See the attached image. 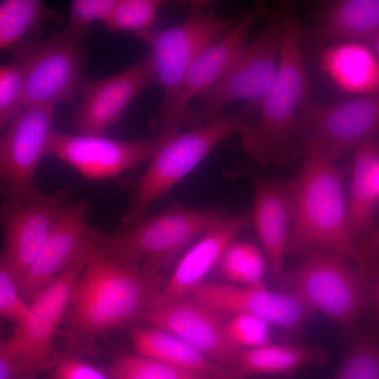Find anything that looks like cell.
I'll return each mask as SVG.
<instances>
[{
    "mask_svg": "<svg viewBox=\"0 0 379 379\" xmlns=\"http://www.w3.org/2000/svg\"><path fill=\"white\" fill-rule=\"evenodd\" d=\"M29 305L22 298L15 277L0 263V319L18 325L27 317Z\"/></svg>",
    "mask_w": 379,
    "mask_h": 379,
    "instance_id": "obj_35",
    "label": "cell"
},
{
    "mask_svg": "<svg viewBox=\"0 0 379 379\" xmlns=\"http://www.w3.org/2000/svg\"><path fill=\"white\" fill-rule=\"evenodd\" d=\"M88 203L68 201L38 255L18 281L29 305L34 298L87 249Z\"/></svg>",
    "mask_w": 379,
    "mask_h": 379,
    "instance_id": "obj_18",
    "label": "cell"
},
{
    "mask_svg": "<svg viewBox=\"0 0 379 379\" xmlns=\"http://www.w3.org/2000/svg\"><path fill=\"white\" fill-rule=\"evenodd\" d=\"M55 107L26 105L0 134L1 197H23L36 190V167L46 154Z\"/></svg>",
    "mask_w": 379,
    "mask_h": 379,
    "instance_id": "obj_14",
    "label": "cell"
},
{
    "mask_svg": "<svg viewBox=\"0 0 379 379\" xmlns=\"http://www.w3.org/2000/svg\"><path fill=\"white\" fill-rule=\"evenodd\" d=\"M270 325L267 321L255 315L235 314L226 319L225 330L234 344L241 348L249 349L270 343Z\"/></svg>",
    "mask_w": 379,
    "mask_h": 379,
    "instance_id": "obj_33",
    "label": "cell"
},
{
    "mask_svg": "<svg viewBox=\"0 0 379 379\" xmlns=\"http://www.w3.org/2000/svg\"><path fill=\"white\" fill-rule=\"evenodd\" d=\"M118 0H74L69 4V19L65 29L86 36L93 23L102 22L111 13Z\"/></svg>",
    "mask_w": 379,
    "mask_h": 379,
    "instance_id": "obj_34",
    "label": "cell"
},
{
    "mask_svg": "<svg viewBox=\"0 0 379 379\" xmlns=\"http://www.w3.org/2000/svg\"><path fill=\"white\" fill-rule=\"evenodd\" d=\"M167 136L157 134L149 138L120 140L53 130L46 154L63 161L89 180L113 178L150 160Z\"/></svg>",
    "mask_w": 379,
    "mask_h": 379,
    "instance_id": "obj_15",
    "label": "cell"
},
{
    "mask_svg": "<svg viewBox=\"0 0 379 379\" xmlns=\"http://www.w3.org/2000/svg\"><path fill=\"white\" fill-rule=\"evenodd\" d=\"M69 195L65 187L51 194L38 190L23 197H1L0 263L17 282L38 255Z\"/></svg>",
    "mask_w": 379,
    "mask_h": 379,
    "instance_id": "obj_12",
    "label": "cell"
},
{
    "mask_svg": "<svg viewBox=\"0 0 379 379\" xmlns=\"http://www.w3.org/2000/svg\"><path fill=\"white\" fill-rule=\"evenodd\" d=\"M270 12L263 3L255 4L220 39L208 46L192 62L177 92L165 107H159L151 122L157 134L169 135L191 121L192 102L214 86L225 74L248 43L258 20Z\"/></svg>",
    "mask_w": 379,
    "mask_h": 379,
    "instance_id": "obj_10",
    "label": "cell"
},
{
    "mask_svg": "<svg viewBox=\"0 0 379 379\" xmlns=\"http://www.w3.org/2000/svg\"><path fill=\"white\" fill-rule=\"evenodd\" d=\"M190 372L135 353L117 357L107 368L111 379H190Z\"/></svg>",
    "mask_w": 379,
    "mask_h": 379,
    "instance_id": "obj_30",
    "label": "cell"
},
{
    "mask_svg": "<svg viewBox=\"0 0 379 379\" xmlns=\"http://www.w3.org/2000/svg\"><path fill=\"white\" fill-rule=\"evenodd\" d=\"M379 198V143L375 135L354 149L349 225L355 240L368 232Z\"/></svg>",
    "mask_w": 379,
    "mask_h": 379,
    "instance_id": "obj_25",
    "label": "cell"
},
{
    "mask_svg": "<svg viewBox=\"0 0 379 379\" xmlns=\"http://www.w3.org/2000/svg\"><path fill=\"white\" fill-rule=\"evenodd\" d=\"M55 15L40 0H1L0 51L28 39Z\"/></svg>",
    "mask_w": 379,
    "mask_h": 379,
    "instance_id": "obj_27",
    "label": "cell"
},
{
    "mask_svg": "<svg viewBox=\"0 0 379 379\" xmlns=\"http://www.w3.org/2000/svg\"><path fill=\"white\" fill-rule=\"evenodd\" d=\"M328 359L320 347L270 343L243 349L230 372L234 379L259 374L289 375L305 367H319Z\"/></svg>",
    "mask_w": 379,
    "mask_h": 379,
    "instance_id": "obj_26",
    "label": "cell"
},
{
    "mask_svg": "<svg viewBox=\"0 0 379 379\" xmlns=\"http://www.w3.org/2000/svg\"><path fill=\"white\" fill-rule=\"evenodd\" d=\"M254 191L253 225L280 290L285 272L284 257L293 217L292 180L245 170Z\"/></svg>",
    "mask_w": 379,
    "mask_h": 379,
    "instance_id": "obj_20",
    "label": "cell"
},
{
    "mask_svg": "<svg viewBox=\"0 0 379 379\" xmlns=\"http://www.w3.org/2000/svg\"><path fill=\"white\" fill-rule=\"evenodd\" d=\"M305 36L296 11L286 4L277 72L256 121L240 135L244 150L260 165L284 166L303 152L298 121L302 106L310 98Z\"/></svg>",
    "mask_w": 379,
    "mask_h": 379,
    "instance_id": "obj_2",
    "label": "cell"
},
{
    "mask_svg": "<svg viewBox=\"0 0 379 379\" xmlns=\"http://www.w3.org/2000/svg\"><path fill=\"white\" fill-rule=\"evenodd\" d=\"M24 78L15 62L0 65V130L24 107Z\"/></svg>",
    "mask_w": 379,
    "mask_h": 379,
    "instance_id": "obj_32",
    "label": "cell"
},
{
    "mask_svg": "<svg viewBox=\"0 0 379 379\" xmlns=\"http://www.w3.org/2000/svg\"><path fill=\"white\" fill-rule=\"evenodd\" d=\"M218 265L225 277L246 286L262 281L266 271L265 258L259 248L243 241L231 242Z\"/></svg>",
    "mask_w": 379,
    "mask_h": 379,
    "instance_id": "obj_28",
    "label": "cell"
},
{
    "mask_svg": "<svg viewBox=\"0 0 379 379\" xmlns=\"http://www.w3.org/2000/svg\"><path fill=\"white\" fill-rule=\"evenodd\" d=\"M227 217L222 208H194L174 204L154 215H145L111 234L88 227L91 255L161 274L193 239Z\"/></svg>",
    "mask_w": 379,
    "mask_h": 379,
    "instance_id": "obj_4",
    "label": "cell"
},
{
    "mask_svg": "<svg viewBox=\"0 0 379 379\" xmlns=\"http://www.w3.org/2000/svg\"><path fill=\"white\" fill-rule=\"evenodd\" d=\"M248 222L246 215L227 216L205 231L179 260L151 308L190 296Z\"/></svg>",
    "mask_w": 379,
    "mask_h": 379,
    "instance_id": "obj_21",
    "label": "cell"
},
{
    "mask_svg": "<svg viewBox=\"0 0 379 379\" xmlns=\"http://www.w3.org/2000/svg\"><path fill=\"white\" fill-rule=\"evenodd\" d=\"M251 121L239 116L215 120L178 131L167 136L150 159L121 220L126 227L145 215L149 206L191 172L214 148L230 135H241Z\"/></svg>",
    "mask_w": 379,
    "mask_h": 379,
    "instance_id": "obj_7",
    "label": "cell"
},
{
    "mask_svg": "<svg viewBox=\"0 0 379 379\" xmlns=\"http://www.w3.org/2000/svg\"><path fill=\"white\" fill-rule=\"evenodd\" d=\"M90 258L84 251L46 285L29 304L27 317L6 338L31 375L51 366L53 338L67 314L74 285Z\"/></svg>",
    "mask_w": 379,
    "mask_h": 379,
    "instance_id": "obj_11",
    "label": "cell"
},
{
    "mask_svg": "<svg viewBox=\"0 0 379 379\" xmlns=\"http://www.w3.org/2000/svg\"><path fill=\"white\" fill-rule=\"evenodd\" d=\"M190 296L226 314L255 315L290 331L300 328L312 313L292 294L268 290L263 281L244 287L204 281Z\"/></svg>",
    "mask_w": 379,
    "mask_h": 379,
    "instance_id": "obj_19",
    "label": "cell"
},
{
    "mask_svg": "<svg viewBox=\"0 0 379 379\" xmlns=\"http://www.w3.org/2000/svg\"><path fill=\"white\" fill-rule=\"evenodd\" d=\"M226 315L187 296L150 308L138 320L180 337L230 371L243 349L228 337Z\"/></svg>",
    "mask_w": 379,
    "mask_h": 379,
    "instance_id": "obj_16",
    "label": "cell"
},
{
    "mask_svg": "<svg viewBox=\"0 0 379 379\" xmlns=\"http://www.w3.org/2000/svg\"><path fill=\"white\" fill-rule=\"evenodd\" d=\"M190 379H217L211 375L197 373V372H190Z\"/></svg>",
    "mask_w": 379,
    "mask_h": 379,
    "instance_id": "obj_38",
    "label": "cell"
},
{
    "mask_svg": "<svg viewBox=\"0 0 379 379\" xmlns=\"http://www.w3.org/2000/svg\"><path fill=\"white\" fill-rule=\"evenodd\" d=\"M378 95L333 104H320L308 98L301 107L298 121L302 145L314 144L334 161L378 135Z\"/></svg>",
    "mask_w": 379,
    "mask_h": 379,
    "instance_id": "obj_13",
    "label": "cell"
},
{
    "mask_svg": "<svg viewBox=\"0 0 379 379\" xmlns=\"http://www.w3.org/2000/svg\"><path fill=\"white\" fill-rule=\"evenodd\" d=\"M243 14L222 17L212 3L195 1L190 4L182 22L163 29H151L136 35L149 47L147 55L154 79L163 92L160 107L166 106L177 92L187 71L208 46L223 36Z\"/></svg>",
    "mask_w": 379,
    "mask_h": 379,
    "instance_id": "obj_9",
    "label": "cell"
},
{
    "mask_svg": "<svg viewBox=\"0 0 379 379\" xmlns=\"http://www.w3.org/2000/svg\"><path fill=\"white\" fill-rule=\"evenodd\" d=\"M333 379H379V347L375 334L364 333L352 343Z\"/></svg>",
    "mask_w": 379,
    "mask_h": 379,
    "instance_id": "obj_31",
    "label": "cell"
},
{
    "mask_svg": "<svg viewBox=\"0 0 379 379\" xmlns=\"http://www.w3.org/2000/svg\"><path fill=\"white\" fill-rule=\"evenodd\" d=\"M317 8L310 31L314 46L358 42L378 54V0L324 1Z\"/></svg>",
    "mask_w": 379,
    "mask_h": 379,
    "instance_id": "obj_22",
    "label": "cell"
},
{
    "mask_svg": "<svg viewBox=\"0 0 379 379\" xmlns=\"http://www.w3.org/2000/svg\"><path fill=\"white\" fill-rule=\"evenodd\" d=\"M161 5L160 0H118L102 23L111 32L138 35L152 29Z\"/></svg>",
    "mask_w": 379,
    "mask_h": 379,
    "instance_id": "obj_29",
    "label": "cell"
},
{
    "mask_svg": "<svg viewBox=\"0 0 379 379\" xmlns=\"http://www.w3.org/2000/svg\"><path fill=\"white\" fill-rule=\"evenodd\" d=\"M51 379H111L77 354H54Z\"/></svg>",
    "mask_w": 379,
    "mask_h": 379,
    "instance_id": "obj_36",
    "label": "cell"
},
{
    "mask_svg": "<svg viewBox=\"0 0 379 379\" xmlns=\"http://www.w3.org/2000/svg\"><path fill=\"white\" fill-rule=\"evenodd\" d=\"M129 335L135 354L217 379H234L230 371L220 366L180 337L154 326H135Z\"/></svg>",
    "mask_w": 379,
    "mask_h": 379,
    "instance_id": "obj_24",
    "label": "cell"
},
{
    "mask_svg": "<svg viewBox=\"0 0 379 379\" xmlns=\"http://www.w3.org/2000/svg\"><path fill=\"white\" fill-rule=\"evenodd\" d=\"M164 284L161 274L91 255L70 297L63 331L74 354H93L105 331L139 317L150 309Z\"/></svg>",
    "mask_w": 379,
    "mask_h": 379,
    "instance_id": "obj_1",
    "label": "cell"
},
{
    "mask_svg": "<svg viewBox=\"0 0 379 379\" xmlns=\"http://www.w3.org/2000/svg\"><path fill=\"white\" fill-rule=\"evenodd\" d=\"M366 274L336 253L317 249L285 274L281 292L292 294L312 313H322L342 329L358 324L369 300Z\"/></svg>",
    "mask_w": 379,
    "mask_h": 379,
    "instance_id": "obj_5",
    "label": "cell"
},
{
    "mask_svg": "<svg viewBox=\"0 0 379 379\" xmlns=\"http://www.w3.org/2000/svg\"><path fill=\"white\" fill-rule=\"evenodd\" d=\"M86 36L65 28L28 38L10 49L24 78V106L73 102L86 80Z\"/></svg>",
    "mask_w": 379,
    "mask_h": 379,
    "instance_id": "obj_8",
    "label": "cell"
},
{
    "mask_svg": "<svg viewBox=\"0 0 379 379\" xmlns=\"http://www.w3.org/2000/svg\"><path fill=\"white\" fill-rule=\"evenodd\" d=\"M154 79L152 67L146 55L116 74L86 80L79 91L72 115L77 133L105 135Z\"/></svg>",
    "mask_w": 379,
    "mask_h": 379,
    "instance_id": "obj_17",
    "label": "cell"
},
{
    "mask_svg": "<svg viewBox=\"0 0 379 379\" xmlns=\"http://www.w3.org/2000/svg\"><path fill=\"white\" fill-rule=\"evenodd\" d=\"M31 375L8 347L0 328V379H28Z\"/></svg>",
    "mask_w": 379,
    "mask_h": 379,
    "instance_id": "obj_37",
    "label": "cell"
},
{
    "mask_svg": "<svg viewBox=\"0 0 379 379\" xmlns=\"http://www.w3.org/2000/svg\"><path fill=\"white\" fill-rule=\"evenodd\" d=\"M284 13L282 4L274 9L258 36L246 45L225 74L199 98L192 127L223 116L227 107L238 102L244 103L239 117L248 120L256 115L277 72Z\"/></svg>",
    "mask_w": 379,
    "mask_h": 379,
    "instance_id": "obj_6",
    "label": "cell"
},
{
    "mask_svg": "<svg viewBox=\"0 0 379 379\" xmlns=\"http://www.w3.org/2000/svg\"><path fill=\"white\" fill-rule=\"evenodd\" d=\"M303 152L301 168L292 180L288 251L295 255L317 249L332 251L368 275L370 267L350 227L343 182L335 161L312 143L305 144Z\"/></svg>",
    "mask_w": 379,
    "mask_h": 379,
    "instance_id": "obj_3",
    "label": "cell"
},
{
    "mask_svg": "<svg viewBox=\"0 0 379 379\" xmlns=\"http://www.w3.org/2000/svg\"><path fill=\"white\" fill-rule=\"evenodd\" d=\"M321 71L343 93L358 97L378 95V54L368 45L343 42L319 48Z\"/></svg>",
    "mask_w": 379,
    "mask_h": 379,
    "instance_id": "obj_23",
    "label": "cell"
}]
</instances>
